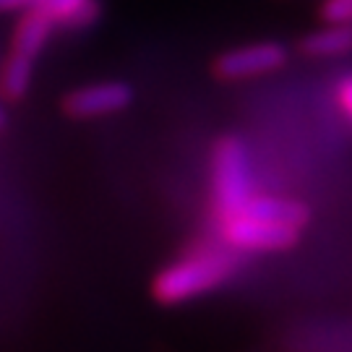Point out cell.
<instances>
[{
	"mask_svg": "<svg viewBox=\"0 0 352 352\" xmlns=\"http://www.w3.org/2000/svg\"><path fill=\"white\" fill-rule=\"evenodd\" d=\"M331 97H334V104H337L340 115L352 126V71L342 74L340 78L334 81Z\"/></svg>",
	"mask_w": 352,
	"mask_h": 352,
	"instance_id": "9",
	"label": "cell"
},
{
	"mask_svg": "<svg viewBox=\"0 0 352 352\" xmlns=\"http://www.w3.org/2000/svg\"><path fill=\"white\" fill-rule=\"evenodd\" d=\"M209 183H212L214 219L238 212L240 206L256 193V188H253L251 149L240 136L225 133V136H219L214 141Z\"/></svg>",
	"mask_w": 352,
	"mask_h": 352,
	"instance_id": "3",
	"label": "cell"
},
{
	"mask_svg": "<svg viewBox=\"0 0 352 352\" xmlns=\"http://www.w3.org/2000/svg\"><path fill=\"white\" fill-rule=\"evenodd\" d=\"M34 6L58 32L91 29L102 19V0H37Z\"/></svg>",
	"mask_w": 352,
	"mask_h": 352,
	"instance_id": "7",
	"label": "cell"
},
{
	"mask_svg": "<svg viewBox=\"0 0 352 352\" xmlns=\"http://www.w3.org/2000/svg\"><path fill=\"white\" fill-rule=\"evenodd\" d=\"M300 52L314 60H337L352 52V24H329L300 39Z\"/></svg>",
	"mask_w": 352,
	"mask_h": 352,
	"instance_id": "8",
	"label": "cell"
},
{
	"mask_svg": "<svg viewBox=\"0 0 352 352\" xmlns=\"http://www.w3.org/2000/svg\"><path fill=\"white\" fill-rule=\"evenodd\" d=\"M321 19L329 24H352V0H324Z\"/></svg>",
	"mask_w": 352,
	"mask_h": 352,
	"instance_id": "10",
	"label": "cell"
},
{
	"mask_svg": "<svg viewBox=\"0 0 352 352\" xmlns=\"http://www.w3.org/2000/svg\"><path fill=\"white\" fill-rule=\"evenodd\" d=\"M8 126V115H6V107H3V102H0V131Z\"/></svg>",
	"mask_w": 352,
	"mask_h": 352,
	"instance_id": "12",
	"label": "cell"
},
{
	"mask_svg": "<svg viewBox=\"0 0 352 352\" xmlns=\"http://www.w3.org/2000/svg\"><path fill=\"white\" fill-rule=\"evenodd\" d=\"M240 269V253L217 245H196L177 261L167 264L151 282V295L162 305H180L222 287Z\"/></svg>",
	"mask_w": 352,
	"mask_h": 352,
	"instance_id": "2",
	"label": "cell"
},
{
	"mask_svg": "<svg viewBox=\"0 0 352 352\" xmlns=\"http://www.w3.org/2000/svg\"><path fill=\"white\" fill-rule=\"evenodd\" d=\"M133 104V87L120 78H102L76 87L63 97V113L74 120H100L126 113Z\"/></svg>",
	"mask_w": 352,
	"mask_h": 352,
	"instance_id": "5",
	"label": "cell"
},
{
	"mask_svg": "<svg viewBox=\"0 0 352 352\" xmlns=\"http://www.w3.org/2000/svg\"><path fill=\"white\" fill-rule=\"evenodd\" d=\"M37 0H0V13H13V11H26L32 8Z\"/></svg>",
	"mask_w": 352,
	"mask_h": 352,
	"instance_id": "11",
	"label": "cell"
},
{
	"mask_svg": "<svg viewBox=\"0 0 352 352\" xmlns=\"http://www.w3.org/2000/svg\"><path fill=\"white\" fill-rule=\"evenodd\" d=\"M289 60V47L277 39H258V42H245L238 47H230L222 55H217L212 65L214 78L225 84H243V81H256L282 71Z\"/></svg>",
	"mask_w": 352,
	"mask_h": 352,
	"instance_id": "4",
	"label": "cell"
},
{
	"mask_svg": "<svg viewBox=\"0 0 352 352\" xmlns=\"http://www.w3.org/2000/svg\"><path fill=\"white\" fill-rule=\"evenodd\" d=\"M55 32L58 29L52 26L50 19L39 11L37 6H32V8L21 11V16H19V24H16V32H13L11 52L37 65L39 55L47 47V42H50Z\"/></svg>",
	"mask_w": 352,
	"mask_h": 352,
	"instance_id": "6",
	"label": "cell"
},
{
	"mask_svg": "<svg viewBox=\"0 0 352 352\" xmlns=\"http://www.w3.org/2000/svg\"><path fill=\"white\" fill-rule=\"evenodd\" d=\"M311 222V209L298 199L253 193L238 212L217 217L214 230L222 245L238 253H277L298 245Z\"/></svg>",
	"mask_w": 352,
	"mask_h": 352,
	"instance_id": "1",
	"label": "cell"
}]
</instances>
